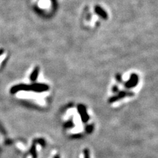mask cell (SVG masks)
<instances>
[{"label": "cell", "instance_id": "obj_1", "mask_svg": "<svg viewBox=\"0 0 158 158\" xmlns=\"http://www.w3.org/2000/svg\"><path fill=\"white\" fill-rule=\"evenodd\" d=\"M51 5V1L49 0H40L38 6L42 9H47Z\"/></svg>", "mask_w": 158, "mask_h": 158}, {"label": "cell", "instance_id": "obj_2", "mask_svg": "<svg viewBox=\"0 0 158 158\" xmlns=\"http://www.w3.org/2000/svg\"><path fill=\"white\" fill-rule=\"evenodd\" d=\"M56 158H58V157H56Z\"/></svg>", "mask_w": 158, "mask_h": 158}]
</instances>
